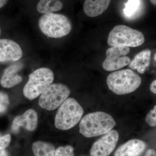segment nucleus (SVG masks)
I'll list each match as a JSON object with an SVG mask.
<instances>
[{
	"mask_svg": "<svg viewBox=\"0 0 156 156\" xmlns=\"http://www.w3.org/2000/svg\"><path fill=\"white\" fill-rule=\"evenodd\" d=\"M116 122L111 115L102 112L84 116L80 124V132L87 138L104 135L112 131Z\"/></svg>",
	"mask_w": 156,
	"mask_h": 156,
	"instance_id": "1",
	"label": "nucleus"
},
{
	"mask_svg": "<svg viewBox=\"0 0 156 156\" xmlns=\"http://www.w3.org/2000/svg\"><path fill=\"white\" fill-rule=\"evenodd\" d=\"M109 89L118 95L134 92L141 83L140 76L132 70H120L110 74L106 80Z\"/></svg>",
	"mask_w": 156,
	"mask_h": 156,
	"instance_id": "2",
	"label": "nucleus"
},
{
	"mask_svg": "<svg viewBox=\"0 0 156 156\" xmlns=\"http://www.w3.org/2000/svg\"><path fill=\"white\" fill-rule=\"evenodd\" d=\"M38 26L45 35L53 38L67 35L72 29L71 22L66 16L54 13L42 15L39 19Z\"/></svg>",
	"mask_w": 156,
	"mask_h": 156,
	"instance_id": "3",
	"label": "nucleus"
},
{
	"mask_svg": "<svg viewBox=\"0 0 156 156\" xmlns=\"http://www.w3.org/2000/svg\"><path fill=\"white\" fill-rule=\"evenodd\" d=\"M84 111L74 98H69L59 107L55 118L57 129L67 130L75 127L80 122Z\"/></svg>",
	"mask_w": 156,
	"mask_h": 156,
	"instance_id": "4",
	"label": "nucleus"
},
{
	"mask_svg": "<svg viewBox=\"0 0 156 156\" xmlns=\"http://www.w3.org/2000/svg\"><path fill=\"white\" fill-rule=\"evenodd\" d=\"M54 79V74L50 69H38L29 75L28 82L23 88V95L29 100H33L41 95Z\"/></svg>",
	"mask_w": 156,
	"mask_h": 156,
	"instance_id": "5",
	"label": "nucleus"
},
{
	"mask_svg": "<svg viewBox=\"0 0 156 156\" xmlns=\"http://www.w3.org/2000/svg\"><path fill=\"white\" fill-rule=\"evenodd\" d=\"M144 41L145 38L141 32L124 25L115 26L108 38V44L111 47L122 46L136 48L142 45Z\"/></svg>",
	"mask_w": 156,
	"mask_h": 156,
	"instance_id": "6",
	"label": "nucleus"
},
{
	"mask_svg": "<svg viewBox=\"0 0 156 156\" xmlns=\"http://www.w3.org/2000/svg\"><path fill=\"white\" fill-rule=\"evenodd\" d=\"M70 94L69 88L64 84H52L40 96L39 105L47 110H54L61 106Z\"/></svg>",
	"mask_w": 156,
	"mask_h": 156,
	"instance_id": "7",
	"label": "nucleus"
},
{
	"mask_svg": "<svg viewBox=\"0 0 156 156\" xmlns=\"http://www.w3.org/2000/svg\"><path fill=\"white\" fill-rule=\"evenodd\" d=\"M130 52V48L126 46H114L108 48L106 52V58L102 63L103 69L107 71H114L128 65L131 59L126 55Z\"/></svg>",
	"mask_w": 156,
	"mask_h": 156,
	"instance_id": "8",
	"label": "nucleus"
},
{
	"mask_svg": "<svg viewBox=\"0 0 156 156\" xmlns=\"http://www.w3.org/2000/svg\"><path fill=\"white\" fill-rule=\"evenodd\" d=\"M119 133L113 130L104 134L92 144L90 151L91 156H108L113 151L119 141Z\"/></svg>",
	"mask_w": 156,
	"mask_h": 156,
	"instance_id": "9",
	"label": "nucleus"
},
{
	"mask_svg": "<svg viewBox=\"0 0 156 156\" xmlns=\"http://www.w3.org/2000/svg\"><path fill=\"white\" fill-rule=\"evenodd\" d=\"M23 56V51L16 42L9 39H0V63L18 61Z\"/></svg>",
	"mask_w": 156,
	"mask_h": 156,
	"instance_id": "10",
	"label": "nucleus"
},
{
	"mask_svg": "<svg viewBox=\"0 0 156 156\" xmlns=\"http://www.w3.org/2000/svg\"><path fill=\"white\" fill-rule=\"evenodd\" d=\"M37 123L38 116L36 112L30 109L26 111L23 114L15 117L12 123V131L14 133H17L21 127L27 131H34L36 129Z\"/></svg>",
	"mask_w": 156,
	"mask_h": 156,
	"instance_id": "11",
	"label": "nucleus"
},
{
	"mask_svg": "<svg viewBox=\"0 0 156 156\" xmlns=\"http://www.w3.org/2000/svg\"><path fill=\"white\" fill-rule=\"evenodd\" d=\"M22 63L15 62L9 66L3 73L0 81L1 86L3 88L9 89L20 83L23 80V78L17 74L22 69Z\"/></svg>",
	"mask_w": 156,
	"mask_h": 156,
	"instance_id": "12",
	"label": "nucleus"
},
{
	"mask_svg": "<svg viewBox=\"0 0 156 156\" xmlns=\"http://www.w3.org/2000/svg\"><path fill=\"white\" fill-rule=\"evenodd\" d=\"M146 146L145 143L140 140H130L120 146L114 156H140Z\"/></svg>",
	"mask_w": 156,
	"mask_h": 156,
	"instance_id": "13",
	"label": "nucleus"
},
{
	"mask_svg": "<svg viewBox=\"0 0 156 156\" xmlns=\"http://www.w3.org/2000/svg\"><path fill=\"white\" fill-rule=\"evenodd\" d=\"M112 0H85L83 5L84 13L89 17L101 15L108 8Z\"/></svg>",
	"mask_w": 156,
	"mask_h": 156,
	"instance_id": "14",
	"label": "nucleus"
},
{
	"mask_svg": "<svg viewBox=\"0 0 156 156\" xmlns=\"http://www.w3.org/2000/svg\"><path fill=\"white\" fill-rule=\"evenodd\" d=\"M151 54V52L149 49L143 50L134 56L129 64V67L136 70L140 73H144L150 64Z\"/></svg>",
	"mask_w": 156,
	"mask_h": 156,
	"instance_id": "15",
	"label": "nucleus"
},
{
	"mask_svg": "<svg viewBox=\"0 0 156 156\" xmlns=\"http://www.w3.org/2000/svg\"><path fill=\"white\" fill-rule=\"evenodd\" d=\"M63 4L59 0H40L37 6L39 13L48 14L60 11L63 8Z\"/></svg>",
	"mask_w": 156,
	"mask_h": 156,
	"instance_id": "16",
	"label": "nucleus"
},
{
	"mask_svg": "<svg viewBox=\"0 0 156 156\" xmlns=\"http://www.w3.org/2000/svg\"><path fill=\"white\" fill-rule=\"evenodd\" d=\"M32 151L35 156H55L56 150L50 143L38 141L33 144Z\"/></svg>",
	"mask_w": 156,
	"mask_h": 156,
	"instance_id": "17",
	"label": "nucleus"
},
{
	"mask_svg": "<svg viewBox=\"0 0 156 156\" xmlns=\"http://www.w3.org/2000/svg\"><path fill=\"white\" fill-rule=\"evenodd\" d=\"M140 0H128L124 9V13L128 17H131L139 9Z\"/></svg>",
	"mask_w": 156,
	"mask_h": 156,
	"instance_id": "18",
	"label": "nucleus"
},
{
	"mask_svg": "<svg viewBox=\"0 0 156 156\" xmlns=\"http://www.w3.org/2000/svg\"><path fill=\"white\" fill-rule=\"evenodd\" d=\"M74 151L71 145L60 146L55 151V156H74Z\"/></svg>",
	"mask_w": 156,
	"mask_h": 156,
	"instance_id": "19",
	"label": "nucleus"
},
{
	"mask_svg": "<svg viewBox=\"0 0 156 156\" xmlns=\"http://www.w3.org/2000/svg\"><path fill=\"white\" fill-rule=\"evenodd\" d=\"M145 121L151 127H156V105L148 113L146 116Z\"/></svg>",
	"mask_w": 156,
	"mask_h": 156,
	"instance_id": "20",
	"label": "nucleus"
},
{
	"mask_svg": "<svg viewBox=\"0 0 156 156\" xmlns=\"http://www.w3.org/2000/svg\"><path fill=\"white\" fill-rule=\"evenodd\" d=\"M9 104L8 95L4 92H0V113L6 111Z\"/></svg>",
	"mask_w": 156,
	"mask_h": 156,
	"instance_id": "21",
	"label": "nucleus"
},
{
	"mask_svg": "<svg viewBox=\"0 0 156 156\" xmlns=\"http://www.w3.org/2000/svg\"><path fill=\"white\" fill-rule=\"evenodd\" d=\"M11 141L10 134H6L3 136L0 135V150H4L9 146Z\"/></svg>",
	"mask_w": 156,
	"mask_h": 156,
	"instance_id": "22",
	"label": "nucleus"
},
{
	"mask_svg": "<svg viewBox=\"0 0 156 156\" xmlns=\"http://www.w3.org/2000/svg\"><path fill=\"white\" fill-rule=\"evenodd\" d=\"M150 89L151 92L156 95V79L151 83Z\"/></svg>",
	"mask_w": 156,
	"mask_h": 156,
	"instance_id": "23",
	"label": "nucleus"
},
{
	"mask_svg": "<svg viewBox=\"0 0 156 156\" xmlns=\"http://www.w3.org/2000/svg\"><path fill=\"white\" fill-rule=\"evenodd\" d=\"M144 156H156V151L152 149H149L146 153Z\"/></svg>",
	"mask_w": 156,
	"mask_h": 156,
	"instance_id": "24",
	"label": "nucleus"
},
{
	"mask_svg": "<svg viewBox=\"0 0 156 156\" xmlns=\"http://www.w3.org/2000/svg\"><path fill=\"white\" fill-rule=\"evenodd\" d=\"M8 2V0H0V9L5 5Z\"/></svg>",
	"mask_w": 156,
	"mask_h": 156,
	"instance_id": "25",
	"label": "nucleus"
},
{
	"mask_svg": "<svg viewBox=\"0 0 156 156\" xmlns=\"http://www.w3.org/2000/svg\"><path fill=\"white\" fill-rule=\"evenodd\" d=\"M0 156H8L7 151L5 149L0 150Z\"/></svg>",
	"mask_w": 156,
	"mask_h": 156,
	"instance_id": "26",
	"label": "nucleus"
},
{
	"mask_svg": "<svg viewBox=\"0 0 156 156\" xmlns=\"http://www.w3.org/2000/svg\"><path fill=\"white\" fill-rule=\"evenodd\" d=\"M149 1L152 4L156 6V0H149Z\"/></svg>",
	"mask_w": 156,
	"mask_h": 156,
	"instance_id": "27",
	"label": "nucleus"
},
{
	"mask_svg": "<svg viewBox=\"0 0 156 156\" xmlns=\"http://www.w3.org/2000/svg\"><path fill=\"white\" fill-rule=\"evenodd\" d=\"M154 59L156 61V53L155 54L154 56Z\"/></svg>",
	"mask_w": 156,
	"mask_h": 156,
	"instance_id": "28",
	"label": "nucleus"
},
{
	"mask_svg": "<svg viewBox=\"0 0 156 156\" xmlns=\"http://www.w3.org/2000/svg\"><path fill=\"white\" fill-rule=\"evenodd\" d=\"M1 29H0V35H1Z\"/></svg>",
	"mask_w": 156,
	"mask_h": 156,
	"instance_id": "29",
	"label": "nucleus"
}]
</instances>
